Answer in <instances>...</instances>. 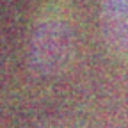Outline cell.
Instances as JSON below:
<instances>
[{
    "mask_svg": "<svg viewBox=\"0 0 128 128\" xmlns=\"http://www.w3.org/2000/svg\"><path fill=\"white\" fill-rule=\"evenodd\" d=\"M103 23L110 44L119 52L128 50V0H105Z\"/></svg>",
    "mask_w": 128,
    "mask_h": 128,
    "instance_id": "cell-1",
    "label": "cell"
}]
</instances>
